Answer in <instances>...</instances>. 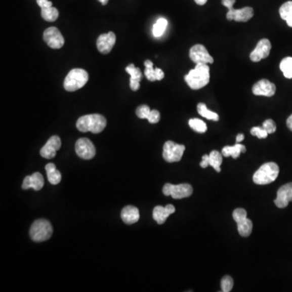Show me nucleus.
<instances>
[{
    "label": "nucleus",
    "mask_w": 292,
    "mask_h": 292,
    "mask_svg": "<svg viewBox=\"0 0 292 292\" xmlns=\"http://www.w3.org/2000/svg\"><path fill=\"white\" fill-rule=\"evenodd\" d=\"M184 80L192 90H197L207 86L211 80L210 67L206 64H196L194 69L191 70Z\"/></svg>",
    "instance_id": "f257e3e1"
},
{
    "label": "nucleus",
    "mask_w": 292,
    "mask_h": 292,
    "mask_svg": "<svg viewBox=\"0 0 292 292\" xmlns=\"http://www.w3.org/2000/svg\"><path fill=\"white\" fill-rule=\"evenodd\" d=\"M106 126V119L102 114H92L84 115L78 119L76 128L82 133L91 132L94 134L102 133Z\"/></svg>",
    "instance_id": "f03ea898"
},
{
    "label": "nucleus",
    "mask_w": 292,
    "mask_h": 292,
    "mask_svg": "<svg viewBox=\"0 0 292 292\" xmlns=\"http://www.w3.org/2000/svg\"><path fill=\"white\" fill-rule=\"evenodd\" d=\"M279 168L275 162H267L263 165L254 173V182L258 185H266L274 182L278 178Z\"/></svg>",
    "instance_id": "7ed1b4c3"
},
{
    "label": "nucleus",
    "mask_w": 292,
    "mask_h": 292,
    "mask_svg": "<svg viewBox=\"0 0 292 292\" xmlns=\"http://www.w3.org/2000/svg\"><path fill=\"white\" fill-rule=\"evenodd\" d=\"M89 80V74L86 70L74 68L68 72L64 79V87L67 91L74 92L86 86Z\"/></svg>",
    "instance_id": "20e7f679"
},
{
    "label": "nucleus",
    "mask_w": 292,
    "mask_h": 292,
    "mask_svg": "<svg viewBox=\"0 0 292 292\" xmlns=\"http://www.w3.org/2000/svg\"><path fill=\"white\" fill-rule=\"evenodd\" d=\"M235 0H222V5L228 9L227 19L228 21H235L236 22H247L254 16V11L251 7H245L243 9H235Z\"/></svg>",
    "instance_id": "39448f33"
},
{
    "label": "nucleus",
    "mask_w": 292,
    "mask_h": 292,
    "mask_svg": "<svg viewBox=\"0 0 292 292\" xmlns=\"http://www.w3.org/2000/svg\"><path fill=\"white\" fill-rule=\"evenodd\" d=\"M53 233V228L49 221L38 219L35 221L31 226L29 235L31 239L35 242L46 241L49 239Z\"/></svg>",
    "instance_id": "423d86ee"
},
{
    "label": "nucleus",
    "mask_w": 292,
    "mask_h": 292,
    "mask_svg": "<svg viewBox=\"0 0 292 292\" xmlns=\"http://www.w3.org/2000/svg\"><path fill=\"white\" fill-rule=\"evenodd\" d=\"M162 192L165 196H172V198L183 199L190 196L193 192V188L188 184H181L178 185L165 184L162 188Z\"/></svg>",
    "instance_id": "0eeeda50"
},
{
    "label": "nucleus",
    "mask_w": 292,
    "mask_h": 292,
    "mask_svg": "<svg viewBox=\"0 0 292 292\" xmlns=\"http://www.w3.org/2000/svg\"><path fill=\"white\" fill-rule=\"evenodd\" d=\"M185 150L184 145H179L173 141H168L164 144L162 157L168 162H176L182 158Z\"/></svg>",
    "instance_id": "6e6552de"
},
{
    "label": "nucleus",
    "mask_w": 292,
    "mask_h": 292,
    "mask_svg": "<svg viewBox=\"0 0 292 292\" xmlns=\"http://www.w3.org/2000/svg\"><path fill=\"white\" fill-rule=\"evenodd\" d=\"M43 39L52 49H60L64 45V38L60 31L55 27H50L43 33Z\"/></svg>",
    "instance_id": "1a4fd4ad"
},
{
    "label": "nucleus",
    "mask_w": 292,
    "mask_h": 292,
    "mask_svg": "<svg viewBox=\"0 0 292 292\" xmlns=\"http://www.w3.org/2000/svg\"><path fill=\"white\" fill-rule=\"evenodd\" d=\"M189 57L195 64H213L214 58L210 55L206 48L200 44H196L191 47Z\"/></svg>",
    "instance_id": "9d476101"
},
{
    "label": "nucleus",
    "mask_w": 292,
    "mask_h": 292,
    "mask_svg": "<svg viewBox=\"0 0 292 292\" xmlns=\"http://www.w3.org/2000/svg\"><path fill=\"white\" fill-rule=\"evenodd\" d=\"M75 149L76 154L82 159H92L96 154V149L94 147L92 141L88 138H80L78 140L75 145Z\"/></svg>",
    "instance_id": "9b49d317"
},
{
    "label": "nucleus",
    "mask_w": 292,
    "mask_h": 292,
    "mask_svg": "<svg viewBox=\"0 0 292 292\" xmlns=\"http://www.w3.org/2000/svg\"><path fill=\"white\" fill-rule=\"evenodd\" d=\"M271 51V43L268 39L260 40L256 46L255 49L250 54V60L255 63L266 59L270 55Z\"/></svg>",
    "instance_id": "f8f14e48"
},
{
    "label": "nucleus",
    "mask_w": 292,
    "mask_h": 292,
    "mask_svg": "<svg viewBox=\"0 0 292 292\" xmlns=\"http://www.w3.org/2000/svg\"><path fill=\"white\" fill-rule=\"evenodd\" d=\"M253 93L257 96H274L276 92V86L267 79H262L253 86Z\"/></svg>",
    "instance_id": "ddd939ff"
},
{
    "label": "nucleus",
    "mask_w": 292,
    "mask_h": 292,
    "mask_svg": "<svg viewBox=\"0 0 292 292\" xmlns=\"http://www.w3.org/2000/svg\"><path fill=\"white\" fill-rule=\"evenodd\" d=\"M61 147V140L58 136L51 137L47 144L41 148L40 154L47 159H51L56 155V151Z\"/></svg>",
    "instance_id": "4468645a"
},
{
    "label": "nucleus",
    "mask_w": 292,
    "mask_h": 292,
    "mask_svg": "<svg viewBox=\"0 0 292 292\" xmlns=\"http://www.w3.org/2000/svg\"><path fill=\"white\" fill-rule=\"evenodd\" d=\"M290 201H292V183L285 184L278 189L274 203L276 206L283 208H286Z\"/></svg>",
    "instance_id": "2eb2a0df"
},
{
    "label": "nucleus",
    "mask_w": 292,
    "mask_h": 292,
    "mask_svg": "<svg viewBox=\"0 0 292 292\" xmlns=\"http://www.w3.org/2000/svg\"><path fill=\"white\" fill-rule=\"evenodd\" d=\"M116 41V37L113 32L101 34L97 40V47L102 54H109Z\"/></svg>",
    "instance_id": "dca6fc26"
},
{
    "label": "nucleus",
    "mask_w": 292,
    "mask_h": 292,
    "mask_svg": "<svg viewBox=\"0 0 292 292\" xmlns=\"http://www.w3.org/2000/svg\"><path fill=\"white\" fill-rule=\"evenodd\" d=\"M175 211H176V208L172 204H166L165 207L157 205L153 208V219L157 222V224H163L168 217L174 214Z\"/></svg>",
    "instance_id": "f3484780"
},
{
    "label": "nucleus",
    "mask_w": 292,
    "mask_h": 292,
    "mask_svg": "<svg viewBox=\"0 0 292 292\" xmlns=\"http://www.w3.org/2000/svg\"><path fill=\"white\" fill-rule=\"evenodd\" d=\"M44 186V179L43 175L39 172H35L32 176H26L22 184L23 189L33 188L35 191H40Z\"/></svg>",
    "instance_id": "a211bd4d"
},
{
    "label": "nucleus",
    "mask_w": 292,
    "mask_h": 292,
    "mask_svg": "<svg viewBox=\"0 0 292 292\" xmlns=\"http://www.w3.org/2000/svg\"><path fill=\"white\" fill-rule=\"evenodd\" d=\"M121 219L126 224L136 223L140 219L139 210L133 205L125 206L121 212Z\"/></svg>",
    "instance_id": "6ab92c4d"
},
{
    "label": "nucleus",
    "mask_w": 292,
    "mask_h": 292,
    "mask_svg": "<svg viewBox=\"0 0 292 292\" xmlns=\"http://www.w3.org/2000/svg\"><path fill=\"white\" fill-rule=\"evenodd\" d=\"M126 72L130 75V88L137 91L140 88V82L142 80V73L139 68H136L134 64H129L126 67Z\"/></svg>",
    "instance_id": "aec40b11"
},
{
    "label": "nucleus",
    "mask_w": 292,
    "mask_h": 292,
    "mask_svg": "<svg viewBox=\"0 0 292 292\" xmlns=\"http://www.w3.org/2000/svg\"><path fill=\"white\" fill-rule=\"evenodd\" d=\"M246 148L241 144L236 143L234 146H225L222 150V154L224 157H232L234 159H236L239 157L240 153H245Z\"/></svg>",
    "instance_id": "412c9836"
},
{
    "label": "nucleus",
    "mask_w": 292,
    "mask_h": 292,
    "mask_svg": "<svg viewBox=\"0 0 292 292\" xmlns=\"http://www.w3.org/2000/svg\"><path fill=\"white\" fill-rule=\"evenodd\" d=\"M46 172L47 174V178L49 182L53 185L60 184L61 181L62 176L60 173L55 166L54 163H48L46 165Z\"/></svg>",
    "instance_id": "4be33fe9"
},
{
    "label": "nucleus",
    "mask_w": 292,
    "mask_h": 292,
    "mask_svg": "<svg viewBox=\"0 0 292 292\" xmlns=\"http://www.w3.org/2000/svg\"><path fill=\"white\" fill-rule=\"evenodd\" d=\"M237 223L238 231H239V235L243 236V237H247L251 235L252 231H253V222L247 218H243L240 220L236 222Z\"/></svg>",
    "instance_id": "5701e85b"
},
{
    "label": "nucleus",
    "mask_w": 292,
    "mask_h": 292,
    "mask_svg": "<svg viewBox=\"0 0 292 292\" xmlns=\"http://www.w3.org/2000/svg\"><path fill=\"white\" fill-rule=\"evenodd\" d=\"M279 14L288 26L292 27V1H287L280 7Z\"/></svg>",
    "instance_id": "b1692460"
},
{
    "label": "nucleus",
    "mask_w": 292,
    "mask_h": 292,
    "mask_svg": "<svg viewBox=\"0 0 292 292\" xmlns=\"http://www.w3.org/2000/svg\"><path fill=\"white\" fill-rule=\"evenodd\" d=\"M197 111L201 116L204 117L205 119H210V120L219 121V114L217 113L213 112L211 110L207 108L206 105L200 102L197 105Z\"/></svg>",
    "instance_id": "393cba45"
},
{
    "label": "nucleus",
    "mask_w": 292,
    "mask_h": 292,
    "mask_svg": "<svg viewBox=\"0 0 292 292\" xmlns=\"http://www.w3.org/2000/svg\"><path fill=\"white\" fill-rule=\"evenodd\" d=\"M223 156L217 150H213L210 153V165L215 168L217 172H221L220 165L223 163Z\"/></svg>",
    "instance_id": "a878e982"
},
{
    "label": "nucleus",
    "mask_w": 292,
    "mask_h": 292,
    "mask_svg": "<svg viewBox=\"0 0 292 292\" xmlns=\"http://www.w3.org/2000/svg\"><path fill=\"white\" fill-rule=\"evenodd\" d=\"M41 17L45 21L53 22V21H56L59 17V11L54 7H49V8L41 9Z\"/></svg>",
    "instance_id": "bb28decb"
},
{
    "label": "nucleus",
    "mask_w": 292,
    "mask_h": 292,
    "mask_svg": "<svg viewBox=\"0 0 292 292\" xmlns=\"http://www.w3.org/2000/svg\"><path fill=\"white\" fill-rule=\"evenodd\" d=\"M280 69L285 77L292 79V58H284L280 63Z\"/></svg>",
    "instance_id": "cd10ccee"
},
{
    "label": "nucleus",
    "mask_w": 292,
    "mask_h": 292,
    "mask_svg": "<svg viewBox=\"0 0 292 292\" xmlns=\"http://www.w3.org/2000/svg\"><path fill=\"white\" fill-rule=\"evenodd\" d=\"M168 26V21L165 18H160L153 26V34L154 37H161Z\"/></svg>",
    "instance_id": "c85d7f7f"
},
{
    "label": "nucleus",
    "mask_w": 292,
    "mask_h": 292,
    "mask_svg": "<svg viewBox=\"0 0 292 292\" xmlns=\"http://www.w3.org/2000/svg\"><path fill=\"white\" fill-rule=\"evenodd\" d=\"M192 130L198 133H204L207 131V125L204 121L200 119H191L188 122Z\"/></svg>",
    "instance_id": "c756f323"
},
{
    "label": "nucleus",
    "mask_w": 292,
    "mask_h": 292,
    "mask_svg": "<svg viewBox=\"0 0 292 292\" xmlns=\"http://www.w3.org/2000/svg\"><path fill=\"white\" fill-rule=\"evenodd\" d=\"M145 76H146L149 81H155V68H153V64L150 60H147L145 61Z\"/></svg>",
    "instance_id": "7c9ffc66"
},
{
    "label": "nucleus",
    "mask_w": 292,
    "mask_h": 292,
    "mask_svg": "<svg viewBox=\"0 0 292 292\" xmlns=\"http://www.w3.org/2000/svg\"><path fill=\"white\" fill-rule=\"evenodd\" d=\"M234 281L230 276H224L221 280V287L223 292H229L232 290Z\"/></svg>",
    "instance_id": "2f4dec72"
},
{
    "label": "nucleus",
    "mask_w": 292,
    "mask_h": 292,
    "mask_svg": "<svg viewBox=\"0 0 292 292\" xmlns=\"http://www.w3.org/2000/svg\"><path fill=\"white\" fill-rule=\"evenodd\" d=\"M150 111L151 110L147 105H142V106L137 107L136 114H137V117H139L140 119H147Z\"/></svg>",
    "instance_id": "473e14b6"
},
{
    "label": "nucleus",
    "mask_w": 292,
    "mask_h": 292,
    "mask_svg": "<svg viewBox=\"0 0 292 292\" xmlns=\"http://www.w3.org/2000/svg\"><path fill=\"white\" fill-rule=\"evenodd\" d=\"M251 134L258 137L259 139H265L268 137L267 132L264 129L263 127H254L251 129Z\"/></svg>",
    "instance_id": "72a5a7b5"
},
{
    "label": "nucleus",
    "mask_w": 292,
    "mask_h": 292,
    "mask_svg": "<svg viewBox=\"0 0 292 292\" xmlns=\"http://www.w3.org/2000/svg\"><path fill=\"white\" fill-rule=\"evenodd\" d=\"M262 127L267 132L268 134H272V133H275L276 129V123L273 119H267V120L265 121L262 125Z\"/></svg>",
    "instance_id": "f704fd0d"
},
{
    "label": "nucleus",
    "mask_w": 292,
    "mask_h": 292,
    "mask_svg": "<svg viewBox=\"0 0 292 292\" xmlns=\"http://www.w3.org/2000/svg\"><path fill=\"white\" fill-rule=\"evenodd\" d=\"M243 218H247V211L244 208H235L234 212H233V219L235 222L243 219Z\"/></svg>",
    "instance_id": "c9c22d12"
},
{
    "label": "nucleus",
    "mask_w": 292,
    "mask_h": 292,
    "mask_svg": "<svg viewBox=\"0 0 292 292\" xmlns=\"http://www.w3.org/2000/svg\"><path fill=\"white\" fill-rule=\"evenodd\" d=\"M160 118H161V115H160L159 111L153 110L149 113L147 119L150 123H157L159 122Z\"/></svg>",
    "instance_id": "e433bc0d"
},
{
    "label": "nucleus",
    "mask_w": 292,
    "mask_h": 292,
    "mask_svg": "<svg viewBox=\"0 0 292 292\" xmlns=\"http://www.w3.org/2000/svg\"><path fill=\"white\" fill-rule=\"evenodd\" d=\"M37 4L41 9L52 7V2L49 0H37Z\"/></svg>",
    "instance_id": "4c0bfd02"
},
{
    "label": "nucleus",
    "mask_w": 292,
    "mask_h": 292,
    "mask_svg": "<svg viewBox=\"0 0 292 292\" xmlns=\"http://www.w3.org/2000/svg\"><path fill=\"white\" fill-rule=\"evenodd\" d=\"M200 166L202 168H206L208 165H210V155L203 156L202 161L200 163Z\"/></svg>",
    "instance_id": "58836bf2"
},
{
    "label": "nucleus",
    "mask_w": 292,
    "mask_h": 292,
    "mask_svg": "<svg viewBox=\"0 0 292 292\" xmlns=\"http://www.w3.org/2000/svg\"><path fill=\"white\" fill-rule=\"evenodd\" d=\"M156 80H161L164 78V72L160 68H155Z\"/></svg>",
    "instance_id": "ea45409f"
},
{
    "label": "nucleus",
    "mask_w": 292,
    "mask_h": 292,
    "mask_svg": "<svg viewBox=\"0 0 292 292\" xmlns=\"http://www.w3.org/2000/svg\"><path fill=\"white\" fill-rule=\"evenodd\" d=\"M286 126L292 132V114L288 117L287 120H286Z\"/></svg>",
    "instance_id": "a19ab883"
},
{
    "label": "nucleus",
    "mask_w": 292,
    "mask_h": 292,
    "mask_svg": "<svg viewBox=\"0 0 292 292\" xmlns=\"http://www.w3.org/2000/svg\"><path fill=\"white\" fill-rule=\"evenodd\" d=\"M243 139H244V135L243 134H238L237 137H236V143L241 142Z\"/></svg>",
    "instance_id": "79ce46f5"
},
{
    "label": "nucleus",
    "mask_w": 292,
    "mask_h": 292,
    "mask_svg": "<svg viewBox=\"0 0 292 292\" xmlns=\"http://www.w3.org/2000/svg\"><path fill=\"white\" fill-rule=\"evenodd\" d=\"M194 1L196 5H200V6L205 5L207 3V0H194Z\"/></svg>",
    "instance_id": "37998d69"
},
{
    "label": "nucleus",
    "mask_w": 292,
    "mask_h": 292,
    "mask_svg": "<svg viewBox=\"0 0 292 292\" xmlns=\"http://www.w3.org/2000/svg\"><path fill=\"white\" fill-rule=\"evenodd\" d=\"M98 1H99L102 5H107L109 0H98Z\"/></svg>",
    "instance_id": "c03bdc74"
}]
</instances>
